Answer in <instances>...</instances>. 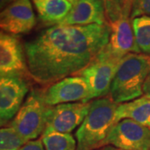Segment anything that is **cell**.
<instances>
[{
    "label": "cell",
    "instance_id": "obj_19",
    "mask_svg": "<svg viewBox=\"0 0 150 150\" xmlns=\"http://www.w3.org/2000/svg\"><path fill=\"white\" fill-rule=\"evenodd\" d=\"M141 16L150 17V0H134L130 18L132 20Z\"/></svg>",
    "mask_w": 150,
    "mask_h": 150
},
{
    "label": "cell",
    "instance_id": "obj_28",
    "mask_svg": "<svg viewBox=\"0 0 150 150\" xmlns=\"http://www.w3.org/2000/svg\"><path fill=\"white\" fill-rule=\"evenodd\" d=\"M33 3L35 4V3H37V2H39V1H41V0H33Z\"/></svg>",
    "mask_w": 150,
    "mask_h": 150
},
{
    "label": "cell",
    "instance_id": "obj_15",
    "mask_svg": "<svg viewBox=\"0 0 150 150\" xmlns=\"http://www.w3.org/2000/svg\"><path fill=\"white\" fill-rule=\"evenodd\" d=\"M38 18L48 25L59 24L73 8L68 0H41L34 4Z\"/></svg>",
    "mask_w": 150,
    "mask_h": 150
},
{
    "label": "cell",
    "instance_id": "obj_21",
    "mask_svg": "<svg viewBox=\"0 0 150 150\" xmlns=\"http://www.w3.org/2000/svg\"><path fill=\"white\" fill-rule=\"evenodd\" d=\"M104 8H105V13H106V18L108 19V23L111 22L118 20L117 12L115 8L114 0H102Z\"/></svg>",
    "mask_w": 150,
    "mask_h": 150
},
{
    "label": "cell",
    "instance_id": "obj_25",
    "mask_svg": "<svg viewBox=\"0 0 150 150\" xmlns=\"http://www.w3.org/2000/svg\"><path fill=\"white\" fill-rule=\"evenodd\" d=\"M96 150H120L117 149V148H115V147H113V146H111V145H107V146H104V147H102V148H100V149H98Z\"/></svg>",
    "mask_w": 150,
    "mask_h": 150
},
{
    "label": "cell",
    "instance_id": "obj_20",
    "mask_svg": "<svg viewBox=\"0 0 150 150\" xmlns=\"http://www.w3.org/2000/svg\"><path fill=\"white\" fill-rule=\"evenodd\" d=\"M134 0H114L118 19L123 17H129Z\"/></svg>",
    "mask_w": 150,
    "mask_h": 150
},
{
    "label": "cell",
    "instance_id": "obj_5",
    "mask_svg": "<svg viewBox=\"0 0 150 150\" xmlns=\"http://www.w3.org/2000/svg\"><path fill=\"white\" fill-rule=\"evenodd\" d=\"M121 59L112 58L102 49L89 64L76 74L82 77L87 83L91 100L109 94L112 79Z\"/></svg>",
    "mask_w": 150,
    "mask_h": 150
},
{
    "label": "cell",
    "instance_id": "obj_6",
    "mask_svg": "<svg viewBox=\"0 0 150 150\" xmlns=\"http://www.w3.org/2000/svg\"><path fill=\"white\" fill-rule=\"evenodd\" d=\"M107 145L120 150H150V129L132 119H122L110 130Z\"/></svg>",
    "mask_w": 150,
    "mask_h": 150
},
{
    "label": "cell",
    "instance_id": "obj_1",
    "mask_svg": "<svg viewBox=\"0 0 150 150\" xmlns=\"http://www.w3.org/2000/svg\"><path fill=\"white\" fill-rule=\"evenodd\" d=\"M108 23L86 26L57 24L24 44L29 76L42 85L74 76L107 45Z\"/></svg>",
    "mask_w": 150,
    "mask_h": 150
},
{
    "label": "cell",
    "instance_id": "obj_10",
    "mask_svg": "<svg viewBox=\"0 0 150 150\" xmlns=\"http://www.w3.org/2000/svg\"><path fill=\"white\" fill-rule=\"evenodd\" d=\"M36 22L30 0H14L0 12V29L12 35L30 32Z\"/></svg>",
    "mask_w": 150,
    "mask_h": 150
},
{
    "label": "cell",
    "instance_id": "obj_24",
    "mask_svg": "<svg viewBox=\"0 0 150 150\" xmlns=\"http://www.w3.org/2000/svg\"><path fill=\"white\" fill-rule=\"evenodd\" d=\"M14 0H0V12L4 9L7 6L10 4L12 2H13Z\"/></svg>",
    "mask_w": 150,
    "mask_h": 150
},
{
    "label": "cell",
    "instance_id": "obj_23",
    "mask_svg": "<svg viewBox=\"0 0 150 150\" xmlns=\"http://www.w3.org/2000/svg\"><path fill=\"white\" fill-rule=\"evenodd\" d=\"M143 92L144 93V96L150 98V72L145 79L144 87H143Z\"/></svg>",
    "mask_w": 150,
    "mask_h": 150
},
{
    "label": "cell",
    "instance_id": "obj_13",
    "mask_svg": "<svg viewBox=\"0 0 150 150\" xmlns=\"http://www.w3.org/2000/svg\"><path fill=\"white\" fill-rule=\"evenodd\" d=\"M105 8L102 0H77L69 13L59 24L86 26L105 24Z\"/></svg>",
    "mask_w": 150,
    "mask_h": 150
},
{
    "label": "cell",
    "instance_id": "obj_8",
    "mask_svg": "<svg viewBox=\"0 0 150 150\" xmlns=\"http://www.w3.org/2000/svg\"><path fill=\"white\" fill-rule=\"evenodd\" d=\"M29 90L27 77L0 76V117L7 123L15 117Z\"/></svg>",
    "mask_w": 150,
    "mask_h": 150
},
{
    "label": "cell",
    "instance_id": "obj_2",
    "mask_svg": "<svg viewBox=\"0 0 150 150\" xmlns=\"http://www.w3.org/2000/svg\"><path fill=\"white\" fill-rule=\"evenodd\" d=\"M118 105L109 97L92 101L89 111L75 133L77 150H96L106 145L108 134L116 123Z\"/></svg>",
    "mask_w": 150,
    "mask_h": 150
},
{
    "label": "cell",
    "instance_id": "obj_3",
    "mask_svg": "<svg viewBox=\"0 0 150 150\" xmlns=\"http://www.w3.org/2000/svg\"><path fill=\"white\" fill-rule=\"evenodd\" d=\"M149 72V55L129 54L124 56L112 79L109 98L119 104L141 97Z\"/></svg>",
    "mask_w": 150,
    "mask_h": 150
},
{
    "label": "cell",
    "instance_id": "obj_27",
    "mask_svg": "<svg viewBox=\"0 0 150 150\" xmlns=\"http://www.w3.org/2000/svg\"><path fill=\"white\" fill-rule=\"evenodd\" d=\"M68 1H69L70 3H71V4H72L73 5H74V4L75 3L77 2V0H68Z\"/></svg>",
    "mask_w": 150,
    "mask_h": 150
},
{
    "label": "cell",
    "instance_id": "obj_18",
    "mask_svg": "<svg viewBox=\"0 0 150 150\" xmlns=\"http://www.w3.org/2000/svg\"><path fill=\"white\" fill-rule=\"evenodd\" d=\"M25 144L11 127L0 128V150H18Z\"/></svg>",
    "mask_w": 150,
    "mask_h": 150
},
{
    "label": "cell",
    "instance_id": "obj_7",
    "mask_svg": "<svg viewBox=\"0 0 150 150\" xmlns=\"http://www.w3.org/2000/svg\"><path fill=\"white\" fill-rule=\"evenodd\" d=\"M43 99L48 106L62 103L89 102L90 91L85 80L80 76H71L48 86L43 90Z\"/></svg>",
    "mask_w": 150,
    "mask_h": 150
},
{
    "label": "cell",
    "instance_id": "obj_14",
    "mask_svg": "<svg viewBox=\"0 0 150 150\" xmlns=\"http://www.w3.org/2000/svg\"><path fill=\"white\" fill-rule=\"evenodd\" d=\"M115 117L116 123L124 118H129L150 129V98L143 96L119 103Z\"/></svg>",
    "mask_w": 150,
    "mask_h": 150
},
{
    "label": "cell",
    "instance_id": "obj_26",
    "mask_svg": "<svg viewBox=\"0 0 150 150\" xmlns=\"http://www.w3.org/2000/svg\"><path fill=\"white\" fill-rule=\"evenodd\" d=\"M6 124H7V122L4 121V119H2L1 117H0V128H1V127H3V126H4V125H6Z\"/></svg>",
    "mask_w": 150,
    "mask_h": 150
},
{
    "label": "cell",
    "instance_id": "obj_4",
    "mask_svg": "<svg viewBox=\"0 0 150 150\" xmlns=\"http://www.w3.org/2000/svg\"><path fill=\"white\" fill-rule=\"evenodd\" d=\"M50 107L43 99V90L32 89L13 118L10 127L26 143L35 140L46 128Z\"/></svg>",
    "mask_w": 150,
    "mask_h": 150
},
{
    "label": "cell",
    "instance_id": "obj_22",
    "mask_svg": "<svg viewBox=\"0 0 150 150\" xmlns=\"http://www.w3.org/2000/svg\"><path fill=\"white\" fill-rule=\"evenodd\" d=\"M18 150H45L41 139L32 140L23 145Z\"/></svg>",
    "mask_w": 150,
    "mask_h": 150
},
{
    "label": "cell",
    "instance_id": "obj_16",
    "mask_svg": "<svg viewBox=\"0 0 150 150\" xmlns=\"http://www.w3.org/2000/svg\"><path fill=\"white\" fill-rule=\"evenodd\" d=\"M41 140L45 150H77V141L71 134L45 128Z\"/></svg>",
    "mask_w": 150,
    "mask_h": 150
},
{
    "label": "cell",
    "instance_id": "obj_9",
    "mask_svg": "<svg viewBox=\"0 0 150 150\" xmlns=\"http://www.w3.org/2000/svg\"><path fill=\"white\" fill-rule=\"evenodd\" d=\"M91 102L62 103L51 106L46 128L64 134H71L84 120Z\"/></svg>",
    "mask_w": 150,
    "mask_h": 150
},
{
    "label": "cell",
    "instance_id": "obj_11",
    "mask_svg": "<svg viewBox=\"0 0 150 150\" xmlns=\"http://www.w3.org/2000/svg\"><path fill=\"white\" fill-rule=\"evenodd\" d=\"M29 76L24 48L18 38L0 31V76Z\"/></svg>",
    "mask_w": 150,
    "mask_h": 150
},
{
    "label": "cell",
    "instance_id": "obj_12",
    "mask_svg": "<svg viewBox=\"0 0 150 150\" xmlns=\"http://www.w3.org/2000/svg\"><path fill=\"white\" fill-rule=\"evenodd\" d=\"M111 32L107 45L103 50L109 56L123 59L129 54H140L137 45L132 20L129 17L120 18L108 23Z\"/></svg>",
    "mask_w": 150,
    "mask_h": 150
},
{
    "label": "cell",
    "instance_id": "obj_17",
    "mask_svg": "<svg viewBox=\"0 0 150 150\" xmlns=\"http://www.w3.org/2000/svg\"><path fill=\"white\" fill-rule=\"evenodd\" d=\"M132 25L140 52L150 56V17L135 18L132 19Z\"/></svg>",
    "mask_w": 150,
    "mask_h": 150
}]
</instances>
